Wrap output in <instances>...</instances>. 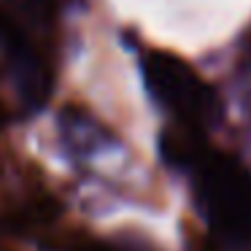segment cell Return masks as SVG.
Returning a JSON list of instances; mask_svg holds the SVG:
<instances>
[{"label":"cell","mask_w":251,"mask_h":251,"mask_svg":"<svg viewBox=\"0 0 251 251\" xmlns=\"http://www.w3.org/2000/svg\"><path fill=\"white\" fill-rule=\"evenodd\" d=\"M168 157L186 170L205 222L222 238L251 240V173L235 157L189 141H168Z\"/></svg>","instance_id":"cell-1"},{"label":"cell","mask_w":251,"mask_h":251,"mask_svg":"<svg viewBox=\"0 0 251 251\" xmlns=\"http://www.w3.org/2000/svg\"><path fill=\"white\" fill-rule=\"evenodd\" d=\"M143 78L157 103L184 125L208 127L219 116V100L213 89L192 71L186 62L170 54H151L143 57Z\"/></svg>","instance_id":"cell-2"},{"label":"cell","mask_w":251,"mask_h":251,"mask_svg":"<svg viewBox=\"0 0 251 251\" xmlns=\"http://www.w3.org/2000/svg\"><path fill=\"white\" fill-rule=\"evenodd\" d=\"M22 17L35 19L38 25H46L54 14V0H8Z\"/></svg>","instance_id":"cell-3"},{"label":"cell","mask_w":251,"mask_h":251,"mask_svg":"<svg viewBox=\"0 0 251 251\" xmlns=\"http://www.w3.org/2000/svg\"><path fill=\"white\" fill-rule=\"evenodd\" d=\"M87 251H149V249H141L135 243H122V240H98Z\"/></svg>","instance_id":"cell-4"}]
</instances>
